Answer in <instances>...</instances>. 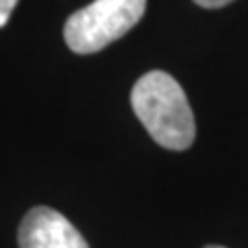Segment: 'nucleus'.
<instances>
[{"mask_svg": "<svg viewBox=\"0 0 248 248\" xmlns=\"http://www.w3.org/2000/svg\"><path fill=\"white\" fill-rule=\"evenodd\" d=\"M130 106L159 147L184 151L195 143V114L172 75L164 71L145 73L130 91Z\"/></svg>", "mask_w": 248, "mask_h": 248, "instance_id": "obj_1", "label": "nucleus"}, {"mask_svg": "<svg viewBox=\"0 0 248 248\" xmlns=\"http://www.w3.org/2000/svg\"><path fill=\"white\" fill-rule=\"evenodd\" d=\"M147 0H95L64 23V42L77 54H93L126 35L145 15Z\"/></svg>", "mask_w": 248, "mask_h": 248, "instance_id": "obj_2", "label": "nucleus"}, {"mask_svg": "<svg viewBox=\"0 0 248 248\" xmlns=\"http://www.w3.org/2000/svg\"><path fill=\"white\" fill-rule=\"evenodd\" d=\"M19 248H89V244L62 213L33 207L19 226Z\"/></svg>", "mask_w": 248, "mask_h": 248, "instance_id": "obj_3", "label": "nucleus"}, {"mask_svg": "<svg viewBox=\"0 0 248 248\" xmlns=\"http://www.w3.org/2000/svg\"><path fill=\"white\" fill-rule=\"evenodd\" d=\"M19 0H0V27H4L11 19L13 9L17 6Z\"/></svg>", "mask_w": 248, "mask_h": 248, "instance_id": "obj_4", "label": "nucleus"}, {"mask_svg": "<svg viewBox=\"0 0 248 248\" xmlns=\"http://www.w3.org/2000/svg\"><path fill=\"white\" fill-rule=\"evenodd\" d=\"M195 2L199 6H203V9H221V6L234 2V0H195Z\"/></svg>", "mask_w": 248, "mask_h": 248, "instance_id": "obj_5", "label": "nucleus"}, {"mask_svg": "<svg viewBox=\"0 0 248 248\" xmlns=\"http://www.w3.org/2000/svg\"><path fill=\"white\" fill-rule=\"evenodd\" d=\"M205 248H226V246H217V244H211V246H205Z\"/></svg>", "mask_w": 248, "mask_h": 248, "instance_id": "obj_6", "label": "nucleus"}]
</instances>
